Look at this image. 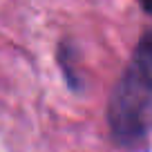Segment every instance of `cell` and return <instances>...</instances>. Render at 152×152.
I'll use <instances>...</instances> for the list:
<instances>
[{
    "label": "cell",
    "mask_w": 152,
    "mask_h": 152,
    "mask_svg": "<svg viewBox=\"0 0 152 152\" xmlns=\"http://www.w3.org/2000/svg\"><path fill=\"white\" fill-rule=\"evenodd\" d=\"M114 141L123 148H141L152 134V87L130 67L107 105Z\"/></svg>",
    "instance_id": "cell-1"
},
{
    "label": "cell",
    "mask_w": 152,
    "mask_h": 152,
    "mask_svg": "<svg viewBox=\"0 0 152 152\" xmlns=\"http://www.w3.org/2000/svg\"><path fill=\"white\" fill-rule=\"evenodd\" d=\"M132 69L152 87V31H148L141 38V43H139L137 52H134Z\"/></svg>",
    "instance_id": "cell-2"
},
{
    "label": "cell",
    "mask_w": 152,
    "mask_h": 152,
    "mask_svg": "<svg viewBox=\"0 0 152 152\" xmlns=\"http://www.w3.org/2000/svg\"><path fill=\"white\" fill-rule=\"evenodd\" d=\"M141 7L148 11V14H152V0H141Z\"/></svg>",
    "instance_id": "cell-3"
}]
</instances>
